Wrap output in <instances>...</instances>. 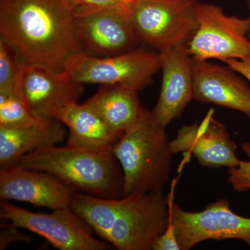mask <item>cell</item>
<instances>
[{"label": "cell", "instance_id": "obj_1", "mask_svg": "<svg viewBox=\"0 0 250 250\" xmlns=\"http://www.w3.org/2000/svg\"><path fill=\"white\" fill-rule=\"evenodd\" d=\"M74 7L67 0H0V33L27 65L56 71L80 53Z\"/></svg>", "mask_w": 250, "mask_h": 250}, {"label": "cell", "instance_id": "obj_2", "mask_svg": "<svg viewBox=\"0 0 250 250\" xmlns=\"http://www.w3.org/2000/svg\"><path fill=\"white\" fill-rule=\"evenodd\" d=\"M168 195L163 191L121 198L90 197L83 216L93 231L119 250H150L170 220Z\"/></svg>", "mask_w": 250, "mask_h": 250}, {"label": "cell", "instance_id": "obj_3", "mask_svg": "<svg viewBox=\"0 0 250 250\" xmlns=\"http://www.w3.org/2000/svg\"><path fill=\"white\" fill-rule=\"evenodd\" d=\"M166 129L143 108L139 121L118 137L113 152L123 172V197L164 191L173 155Z\"/></svg>", "mask_w": 250, "mask_h": 250}, {"label": "cell", "instance_id": "obj_4", "mask_svg": "<svg viewBox=\"0 0 250 250\" xmlns=\"http://www.w3.org/2000/svg\"><path fill=\"white\" fill-rule=\"evenodd\" d=\"M16 165L48 172L76 192L104 198L123 197V172L113 153L57 145L29 153Z\"/></svg>", "mask_w": 250, "mask_h": 250}, {"label": "cell", "instance_id": "obj_5", "mask_svg": "<svg viewBox=\"0 0 250 250\" xmlns=\"http://www.w3.org/2000/svg\"><path fill=\"white\" fill-rule=\"evenodd\" d=\"M197 0H136L129 16L140 42L155 49L187 45L196 31Z\"/></svg>", "mask_w": 250, "mask_h": 250}, {"label": "cell", "instance_id": "obj_6", "mask_svg": "<svg viewBox=\"0 0 250 250\" xmlns=\"http://www.w3.org/2000/svg\"><path fill=\"white\" fill-rule=\"evenodd\" d=\"M161 62L160 52L141 47L104 57L80 52L67 62L64 71L83 84L121 85L139 91L152 82Z\"/></svg>", "mask_w": 250, "mask_h": 250}, {"label": "cell", "instance_id": "obj_7", "mask_svg": "<svg viewBox=\"0 0 250 250\" xmlns=\"http://www.w3.org/2000/svg\"><path fill=\"white\" fill-rule=\"evenodd\" d=\"M197 27L188 43L192 58L241 60L250 56V18L225 14L220 6L198 3Z\"/></svg>", "mask_w": 250, "mask_h": 250}, {"label": "cell", "instance_id": "obj_8", "mask_svg": "<svg viewBox=\"0 0 250 250\" xmlns=\"http://www.w3.org/2000/svg\"><path fill=\"white\" fill-rule=\"evenodd\" d=\"M74 7V31L82 53L104 57L125 53L140 42L129 16L122 7Z\"/></svg>", "mask_w": 250, "mask_h": 250}, {"label": "cell", "instance_id": "obj_9", "mask_svg": "<svg viewBox=\"0 0 250 250\" xmlns=\"http://www.w3.org/2000/svg\"><path fill=\"white\" fill-rule=\"evenodd\" d=\"M177 180L168 195L176 236L181 250H190L208 240H241L250 248V218L234 213L227 199H219L199 212L187 211L174 202Z\"/></svg>", "mask_w": 250, "mask_h": 250}, {"label": "cell", "instance_id": "obj_10", "mask_svg": "<svg viewBox=\"0 0 250 250\" xmlns=\"http://www.w3.org/2000/svg\"><path fill=\"white\" fill-rule=\"evenodd\" d=\"M0 218L43 237L59 250H105L109 247L106 242L94 238L93 229L70 207L41 213L1 202Z\"/></svg>", "mask_w": 250, "mask_h": 250}, {"label": "cell", "instance_id": "obj_11", "mask_svg": "<svg viewBox=\"0 0 250 250\" xmlns=\"http://www.w3.org/2000/svg\"><path fill=\"white\" fill-rule=\"evenodd\" d=\"M210 109L201 123L184 126L170 142L172 154L190 153L205 167H236L241 160L236 156V143L226 126L214 118Z\"/></svg>", "mask_w": 250, "mask_h": 250}, {"label": "cell", "instance_id": "obj_12", "mask_svg": "<svg viewBox=\"0 0 250 250\" xmlns=\"http://www.w3.org/2000/svg\"><path fill=\"white\" fill-rule=\"evenodd\" d=\"M22 93L31 114L41 119H57L60 112L76 103L83 83L72 80L66 72L27 65L22 77Z\"/></svg>", "mask_w": 250, "mask_h": 250}, {"label": "cell", "instance_id": "obj_13", "mask_svg": "<svg viewBox=\"0 0 250 250\" xmlns=\"http://www.w3.org/2000/svg\"><path fill=\"white\" fill-rule=\"evenodd\" d=\"M74 189L52 174L18 165L1 167L0 197L52 210L68 208Z\"/></svg>", "mask_w": 250, "mask_h": 250}, {"label": "cell", "instance_id": "obj_14", "mask_svg": "<svg viewBox=\"0 0 250 250\" xmlns=\"http://www.w3.org/2000/svg\"><path fill=\"white\" fill-rule=\"evenodd\" d=\"M192 98L236 110L250 121V86L231 67L192 58Z\"/></svg>", "mask_w": 250, "mask_h": 250}, {"label": "cell", "instance_id": "obj_15", "mask_svg": "<svg viewBox=\"0 0 250 250\" xmlns=\"http://www.w3.org/2000/svg\"><path fill=\"white\" fill-rule=\"evenodd\" d=\"M162 84L159 100L152 110L162 126L179 118L192 98V57L187 45L161 51Z\"/></svg>", "mask_w": 250, "mask_h": 250}, {"label": "cell", "instance_id": "obj_16", "mask_svg": "<svg viewBox=\"0 0 250 250\" xmlns=\"http://www.w3.org/2000/svg\"><path fill=\"white\" fill-rule=\"evenodd\" d=\"M65 136L64 125L54 119H42L24 126L0 125V166L15 165L33 151L62 143Z\"/></svg>", "mask_w": 250, "mask_h": 250}, {"label": "cell", "instance_id": "obj_17", "mask_svg": "<svg viewBox=\"0 0 250 250\" xmlns=\"http://www.w3.org/2000/svg\"><path fill=\"white\" fill-rule=\"evenodd\" d=\"M56 120L68 128L66 145L94 152L113 154L118 136L112 132L101 117L87 104L68 105Z\"/></svg>", "mask_w": 250, "mask_h": 250}, {"label": "cell", "instance_id": "obj_18", "mask_svg": "<svg viewBox=\"0 0 250 250\" xmlns=\"http://www.w3.org/2000/svg\"><path fill=\"white\" fill-rule=\"evenodd\" d=\"M85 103L118 137L139 121L143 111L137 90L121 85H102Z\"/></svg>", "mask_w": 250, "mask_h": 250}, {"label": "cell", "instance_id": "obj_19", "mask_svg": "<svg viewBox=\"0 0 250 250\" xmlns=\"http://www.w3.org/2000/svg\"><path fill=\"white\" fill-rule=\"evenodd\" d=\"M27 65L19 50L0 36V93L22 91V77Z\"/></svg>", "mask_w": 250, "mask_h": 250}, {"label": "cell", "instance_id": "obj_20", "mask_svg": "<svg viewBox=\"0 0 250 250\" xmlns=\"http://www.w3.org/2000/svg\"><path fill=\"white\" fill-rule=\"evenodd\" d=\"M31 114L22 91L0 93V125L24 126L41 121Z\"/></svg>", "mask_w": 250, "mask_h": 250}, {"label": "cell", "instance_id": "obj_21", "mask_svg": "<svg viewBox=\"0 0 250 250\" xmlns=\"http://www.w3.org/2000/svg\"><path fill=\"white\" fill-rule=\"evenodd\" d=\"M241 147L249 160L241 161L236 167L229 168L228 182L236 191L246 192L250 190V142L243 143Z\"/></svg>", "mask_w": 250, "mask_h": 250}, {"label": "cell", "instance_id": "obj_22", "mask_svg": "<svg viewBox=\"0 0 250 250\" xmlns=\"http://www.w3.org/2000/svg\"><path fill=\"white\" fill-rule=\"evenodd\" d=\"M170 220H169L167 228L161 236L156 237L152 243V250H181L178 240L176 236L175 230H174L170 208Z\"/></svg>", "mask_w": 250, "mask_h": 250}, {"label": "cell", "instance_id": "obj_23", "mask_svg": "<svg viewBox=\"0 0 250 250\" xmlns=\"http://www.w3.org/2000/svg\"><path fill=\"white\" fill-rule=\"evenodd\" d=\"M1 228H3V229H1L0 232V250H1L6 249V247L15 242L29 243L31 241L29 237L26 236L18 230L19 228L11 224L1 225Z\"/></svg>", "mask_w": 250, "mask_h": 250}, {"label": "cell", "instance_id": "obj_24", "mask_svg": "<svg viewBox=\"0 0 250 250\" xmlns=\"http://www.w3.org/2000/svg\"><path fill=\"white\" fill-rule=\"evenodd\" d=\"M73 6L82 7H122L130 4L124 0H67Z\"/></svg>", "mask_w": 250, "mask_h": 250}, {"label": "cell", "instance_id": "obj_25", "mask_svg": "<svg viewBox=\"0 0 250 250\" xmlns=\"http://www.w3.org/2000/svg\"><path fill=\"white\" fill-rule=\"evenodd\" d=\"M223 62L231 67L233 70L240 74L243 78L246 79L250 83V56L241 60L228 59V60L223 61Z\"/></svg>", "mask_w": 250, "mask_h": 250}, {"label": "cell", "instance_id": "obj_26", "mask_svg": "<svg viewBox=\"0 0 250 250\" xmlns=\"http://www.w3.org/2000/svg\"><path fill=\"white\" fill-rule=\"evenodd\" d=\"M125 2L128 3V4H131V3L134 2L136 0H124Z\"/></svg>", "mask_w": 250, "mask_h": 250}, {"label": "cell", "instance_id": "obj_27", "mask_svg": "<svg viewBox=\"0 0 250 250\" xmlns=\"http://www.w3.org/2000/svg\"><path fill=\"white\" fill-rule=\"evenodd\" d=\"M247 5H248V9H249L250 13V0H247ZM249 18H250V15Z\"/></svg>", "mask_w": 250, "mask_h": 250}]
</instances>
